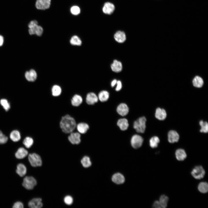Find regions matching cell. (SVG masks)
<instances>
[{
    "instance_id": "603a6c76",
    "label": "cell",
    "mask_w": 208,
    "mask_h": 208,
    "mask_svg": "<svg viewBox=\"0 0 208 208\" xmlns=\"http://www.w3.org/2000/svg\"><path fill=\"white\" fill-rule=\"evenodd\" d=\"M175 154L176 159L179 161H183L187 157V154L185 151L182 149H177L175 152Z\"/></svg>"
},
{
    "instance_id": "d6986e66",
    "label": "cell",
    "mask_w": 208,
    "mask_h": 208,
    "mask_svg": "<svg viewBox=\"0 0 208 208\" xmlns=\"http://www.w3.org/2000/svg\"><path fill=\"white\" fill-rule=\"evenodd\" d=\"M114 37L116 41L119 43L124 42L126 40L125 34L122 31H117L114 34Z\"/></svg>"
},
{
    "instance_id": "7c38bea8",
    "label": "cell",
    "mask_w": 208,
    "mask_h": 208,
    "mask_svg": "<svg viewBox=\"0 0 208 208\" xmlns=\"http://www.w3.org/2000/svg\"><path fill=\"white\" fill-rule=\"evenodd\" d=\"M42 200L40 198H33L29 202L28 206L31 208H40L43 206Z\"/></svg>"
},
{
    "instance_id": "f35d334b",
    "label": "cell",
    "mask_w": 208,
    "mask_h": 208,
    "mask_svg": "<svg viewBox=\"0 0 208 208\" xmlns=\"http://www.w3.org/2000/svg\"><path fill=\"white\" fill-rule=\"evenodd\" d=\"M70 10L71 13L74 15H77L80 12V8L77 6H74L71 7Z\"/></svg>"
},
{
    "instance_id": "f1b7e54d",
    "label": "cell",
    "mask_w": 208,
    "mask_h": 208,
    "mask_svg": "<svg viewBox=\"0 0 208 208\" xmlns=\"http://www.w3.org/2000/svg\"><path fill=\"white\" fill-rule=\"evenodd\" d=\"M193 86L197 88H201L203 84V79L200 77L196 76L193 79L192 81Z\"/></svg>"
},
{
    "instance_id": "8fae6325",
    "label": "cell",
    "mask_w": 208,
    "mask_h": 208,
    "mask_svg": "<svg viewBox=\"0 0 208 208\" xmlns=\"http://www.w3.org/2000/svg\"><path fill=\"white\" fill-rule=\"evenodd\" d=\"M28 31L30 35L36 34L38 36H40L43 32V29L41 26L37 25L29 28Z\"/></svg>"
},
{
    "instance_id": "8992f818",
    "label": "cell",
    "mask_w": 208,
    "mask_h": 208,
    "mask_svg": "<svg viewBox=\"0 0 208 208\" xmlns=\"http://www.w3.org/2000/svg\"><path fill=\"white\" fill-rule=\"evenodd\" d=\"M81 135L78 132H73L68 136L69 142L73 144H78L81 142Z\"/></svg>"
},
{
    "instance_id": "d590c367",
    "label": "cell",
    "mask_w": 208,
    "mask_h": 208,
    "mask_svg": "<svg viewBox=\"0 0 208 208\" xmlns=\"http://www.w3.org/2000/svg\"><path fill=\"white\" fill-rule=\"evenodd\" d=\"M81 163L83 166L86 168L90 167L92 164L90 158L86 156L82 158L81 160Z\"/></svg>"
},
{
    "instance_id": "6da1fadb",
    "label": "cell",
    "mask_w": 208,
    "mask_h": 208,
    "mask_svg": "<svg viewBox=\"0 0 208 208\" xmlns=\"http://www.w3.org/2000/svg\"><path fill=\"white\" fill-rule=\"evenodd\" d=\"M77 124L76 121L73 117L69 114H66L61 117L59 125L62 132L69 134L75 130Z\"/></svg>"
},
{
    "instance_id": "cb8c5ba5",
    "label": "cell",
    "mask_w": 208,
    "mask_h": 208,
    "mask_svg": "<svg viewBox=\"0 0 208 208\" xmlns=\"http://www.w3.org/2000/svg\"><path fill=\"white\" fill-rule=\"evenodd\" d=\"M117 125L120 129L122 131L127 130L129 125L127 120L125 118H121L118 120Z\"/></svg>"
},
{
    "instance_id": "7402d4cb",
    "label": "cell",
    "mask_w": 208,
    "mask_h": 208,
    "mask_svg": "<svg viewBox=\"0 0 208 208\" xmlns=\"http://www.w3.org/2000/svg\"><path fill=\"white\" fill-rule=\"evenodd\" d=\"M112 180L114 183L117 184H121L124 182L125 179L124 176L121 174L116 173L112 176Z\"/></svg>"
},
{
    "instance_id": "ac0fdd59",
    "label": "cell",
    "mask_w": 208,
    "mask_h": 208,
    "mask_svg": "<svg viewBox=\"0 0 208 208\" xmlns=\"http://www.w3.org/2000/svg\"><path fill=\"white\" fill-rule=\"evenodd\" d=\"M155 115V117L158 119L163 120L166 118L167 114L166 111L164 109L158 108L156 110Z\"/></svg>"
},
{
    "instance_id": "4fadbf2b",
    "label": "cell",
    "mask_w": 208,
    "mask_h": 208,
    "mask_svg": "<svg viewBox=\"0 0 208 208\" xmlns=\"http://www.w3.org/2000/svg\"><path fill=\"white\" fill-rule=\"evenodd\" d=\"M83 101V98L81 95L75 94L73 96L71 99L70 103L73 106L78 107L81 105Z\"/></svg>"
},
{
    "instance_id": "2e32d148",
    "label": "cell",
    "mask_w": 208,
    "mask_h": 208,
    "mask_svg": "<svg viewBox=\"0 0 208 208\" xmlns=\"http://www.w3.org/2000/svg\"><path fill=\"white\" fill-rule=\"evenodd\" d=\"M76 128L79 133L84 134L87 132L89 127L88 124L85 122H80L77 124Z\"/></svg>"
},
{
    "instance_id": "e575fe53",
    "label": "cell",
    "mask_w": 208,
    "mask_h": 208,
    "mask_svg": "<svg viewBox=\"0 0 208 208\" xmlns=\"http://www.w3.org/2000/svg\"><path fill=\"white\" fill-rule=\"evenodd\" d=\"M0 104L4 109L8 111L10 108V105L8 100L5 99H2L0 100Z\"/></svg>"
},
{
    "instance_id": "f546056e",
    "label": "cell",
    "mask_w": 208,
    "mask_h": 208,
    "mask_svg": "<svg viewBox=\"0 0 208 208\" xmlns=\"http://www.w3.org/2000/svg\"><path fill=\"white\" fill-rule=\"evenodd\" d=\"M198 189L201 193H205L208 191V184L205 182H200L198 186Z\"/></svg>"
},
{
    "instance_id": "836d02e7",
    "label": "cell",
    "mask_w": 208,
    "mask_h": 208,
    "mask_svg": "<svg viewBox=\"0 0 208 208\" xmlns=\"http://www.w3.org/2000/svg\"><path fill=\"white\" fill-rule=\"evenodd\" d=\"M160 140L158 137L154 136L152 137L149 141L150 146L152 148H154L157 147Z\"/></svg>"
},
{
    "instance_id": "4dcf8cb0",
    "label": "cell",
    "mask_w": 208,
    "mask_h": 208,
    "mask_svg": "<svg viewBox=\"0 0 208 208\" xmlns=\"http://www.w3.org/2000/svg\"><path fill=\"white\" fill-rule=\"evenodd\" d=\"M168 198L165 195H161L159 200L161 208H166L167 205Z\"/></svg>"
},
{
    "instance_id": "52a82bcc",
    "label": "cell",
    "mask_w": 208,
    "mask_h": 208,
    "mask_svg": "<svg viewBox=\"0 0 208 208\" xmlns=\"http://www.w3.org/2000/svg\"><path fill=\"white\" fill-rule=\"evenodd\" d=\"M143 141V138L138 135H135L132 137L131 142L132 146L135 148H137L142 145Z\"/></svg>"
},
{
    "instance_id": "74e56055",
    "label": "cell",
    "mask_w": 208,
    "mask_h": 208,
    "mask_svg": "<svg viewBox=\"0 0 208 208\" xmlns=\"http://www.w3.org/2000/svg\"><path fill=\"white\" fill-rule=\"evenodd\" d=\"M8 140V138L0 130V144L6 143Z\"/></svg>"
},
{
    "instance_id": "60d3db41",
    "label": "cell",
    "mask_w": 208,
    "mask_h": 208,
    "mask_svg": "<svg viewBox=\"0 0 208 208\" xmlns=\"http://www.w3.org/2000/svg\"><path fill=\"white\" fill-rule=\"evenodd\" d=\"M12 207L14 208H23V205L22 202L17 201L14 204Z\"/></svg>"
},
{
    "instance_id": "5bb4252c",
    "label": "cell",
    "mask_w": 208,
    "mask_h": 208,
    "mask_svg": "<svg viewBox=\"0 0 208 208\" xmlns=\"http://www.w3.org/2000/svg\"><path fill=\"white\" fill-rule=\"evenodd\" d=\"M118 113L122 116L126 115L129 112V108L127 105L124 103L120 104L117 108Z\"/></svg>"
},
{
    "instance_id": "44dd1931",
    "label": "cell",
    "mask_w": 208,
    "mask_h": 208,
    "mask_svg": "<svg viewBox=\"0 0 208 208\" xmlns=\"http://www.w3.org/2000/svg\"><path fill=\"white\" fill-rule=\"evenodd\" d=\"M28 154V152L24 148L21 147L19 148L15 153L16 157L18 159H23L26 157Z\"/></svg>"
},
{
    "instance_id": "30bf717a",
    "label": "cell",
    "mask_w": 208,
    "mask_h": 208,
    "mask_svg": "<svg viewBox=\"0 0 208 208\" xmlns=\"http://www.w3.org/2000/svg\"><path fill=\"white\" fill-rule=\"evenodd\" d=\"M98 98L97 95L94 92H90L88 93L86 97V102L89 105H93L97 103Z\"/></svg>"
},
{
    "instance_id": "ee69618b",
    "label": "cell",
    "mask_w": 208,
    "mask_h": 208,
    "mask_svg": "<svg viewBox=\"0 0 208 208\" xmlns=\"http://www.w3.org/2000/svg\"><path fill=\"white\" fill-rule=\"evenodd\" d=\"M153 207L155 208H161L159 202L158 200L155 201L153 205Z\"/></svg>"
},
{
    "instance_id": "f6af8a7d",
    "label": "cell",
    "mask_w": 208,
    "mask_h": 208,
    "mask_svg": "<svg viewBox=\"0 0 208 208\" xmlns=\"http://www.w3.org/2000/svg\"><path fill=\"white\" fill-rule=\"evenodd\" d=\"M4 39L3 37L0 35V47L2 46L3 44Z\"/></svg>"
},
{
    "instance_id": "bcb514c9",
    "label": "cell",
    "mask_w": 208,
    "mask_h": 208,
    "mask_svg": "<svg viewBox=\"0 0 208 208\" xmlns=\"http://www.w3.org/2000/svg\"><path fill=\"white\" fill-rule=\"evenodd\" d=\"M117 81L116 79H114L112 81L111 83V86L112 87H114L115 86L116 84Z\"/></svg>"
},
{
    "instance_id": "7bdbcfd3",
    "label": "cell",
    "mask_w": 208,
    "mask_h": 208,
    "mask_svg": "<svg viewBox=\"0 0 208 208\" xmlns=\"http://www.w3.org/2000/svg\"><path fill=\"white\" fill-rule=\"evenodd\" d=\"M38 22L36 20H32L31 21L28 25V27L29 28H31L36 25H38Z\"/></svg>"
},
{
    "instance_id": "ffe728a7",
    "label": "cell",
    "mask_w": 208,
    "mask_h": 208,
    "mask_svg": "<svg viewBox=\"0 0 208 208\" xmlns=\"http://www.w3.org/2000/svg\"><path fill=\"white\" fill-rule=\"evenodd\" d=\"M111 66L112 70L116 73L120 72L122 70V64L121 62L116 60H114Z\"/></svg>"
},
{
    "instance_id": "4316f807",
    "label": "cell",
    "mask_w": 208,
    "mask_h": 208,
    "mask_svg": "<svg viewBox=\"0 0 208 208\" xmlns=\"http://www.w3.org/2000/svg\"><path fill=\"white\" fill-rule=\"evenodd\" d=\"M51 92L52 95L55 97L60 96L62 92V89L59 86L57 85H53L52 87Z\"/></svg>"
},
{
    "instance_id": "e0dca14e",
    "label": "cell",
    "mask_w": 208,
    "mask_h": 208,
    "mask_svg": "<svg viewBox=\"0 0 208 208\" xmlns=\"http://www.w3.org/2000/svg\"><path fill=\"white\" fill-rule=\"evenodd\" d=\"M114 9V5L112 3L107 2L104 4L103 8V11L105 14H110L113 12Z\"/></svg>"
},
{
    "instance_id": "8d00e7d4",
    "label": "cell",
    "mask_w": 208,
    "mask_h": 208,
    "mask_svg": "<svg viewBox=\"0 0 208 208\" xmlns=\"http://www.w3.org/2000/svg\"><path fill=\"white\" fill-rule=\"evenodd\" d=\"M199 125L201 127L200 131L202 133H207L208 132V124L207 122L202 120L199 122Z\"/></svg>"
},
{
    "instance_id": "7a4b0ae2",
    "label": "cell",
    "mask_w": 208,
    "mask_h": 208,
    "mask_svg": "<svg viewBox=\"0 0 208 208\" xmlns=\"http://www.w3.org/2000/svg\"><path fill=\"white\" fill-rule=\"evenodd\" d=\"M146 119L143 116L138 118L135 121L133 124V128L139 133H144L146 128Z\"/></svg>"
},
{
    "instance_id": "484cf974",
    "label": "cell",
    "mask_w": 208,
    "mask_h": 208,
    "mask_svg": "<svg viewBox=\"0 0 208 208\" xmlns=\"http://www.w3.org/2000/svg\"><path fill=\"white\" fill-rule=\"evenodd\" d=\"M21 135L20 132L18 130H14L12 131L10 133V138L14 142H17L20 140Z\"/></svg>"
},
{
    "instance_id": "b9f144b4",
    "label": "cell",
    "mask_w": 208,
    "mask_h": 208,
    "mask_svg": "<svg viewBox=\"0 0 208 208\" xmlns=\"http://www.w3.org/2000/svg\"><path fill=\"white\" fill-rule=\"evenodd\" d=\"M116 84L117 86L116 88V90L118 91L120 90L122 87L121 81L119 80L117 81Z\"/></svg>"
},
{
    "instance_id": "83f0119b",
    "label": "cell",
    "mask_w": 208,
    "mask_h": 208,
    "mask_svg": "<svg viewBox=\"0 0 208 208\" xmlns=\"http://www.w3.org/2000/svg\"><path fill=\"white\" fill-rule=\"evenodd\" d=\"M109 97L108 92L105 90H103L100 92L98 96V99L102 102L107 101Z\"/></svg>"
},
{
    "instance_id": "d6a6232c",
    "label": "cell",
    "mask_w": 208,
    "mask_h": 208,
    "mask_svg": "<svg viewBox=\"0 0 208 208\" xmlns=\"http://www.w3.org/2000/svg\"><path fill=\"white\" fill-rule=\"evenodd\" d=\"M23 144L27 148H30L34 143L33 139L29 136L25 137L23 141Z\"/></svg>"
},
{
    "instance_id": "3957f363",
    "label": "cell",
    "mask_w": 208,
    "mask_h": 208,
    "mask_svg": "<svg viewBox=\"0 0 208 208\" xmlns=\"http://www.w3.org/2000/svg\"><path fill=\"white\" fill-rule=\"evenodd\" d=\"M28 159L31 165L33 167L40 166L42 165V161L40 157L36 153L29 154Z\"/></svg>"
},
{
    "instance_id": "5b68a950",
    "label": "cell",
    "mask_w": 208,
    "mask_h": 208,
    "mask_svg": "<svg viewBox=\"0 0 208 208\" xmlns=\"http://www.w3.org/2000/svg\"><path fill=\"white\" fill-rule=\"evenodd\" d=\"M191 174L194 178L200 179L205 176V171L201 166H196L192 169Z\"/></svg>"
},
{
    "instance_id": "ab89813d",
    "label": "cell",
    "mask_w": 208,
    "mask_h": 208,
    "mask_svg": "<svg viewBox=\"0 0 208 208\" xmlns=\"http://www.w3.org/2000/svg\"><path fill=\"white\" fill-rule=\"evenodd\" d=\"M64 201L65 203L68 205H71L73 202V198L70 196H66L64 199Z\"/></svg>"
},
{
    "instance_id": "9a60e30c",
    "label": "cell",
    "mask_w": 208,
    "mask_h": 208,
    "mask_svg": "<svg viewBox=\"0 0 208 208\" xmlns=\"http://www.w3.org/2000/svg\"><path fill=\"white\" fill-rule=\"evenodd\" d=\"M168 140L170 143H174L178 142L179 139V135L175 131L171 130L168 133Z\"/></svg>"
},
{
    "instance_id": "d4e9b609",
    "label": "cell",
    "mask_w": 208,
    "mask_h": 208,
    "mask_svg": "<svg viewBox=\"0 0 208 208\" xmlns=\"http://www.w3.org/2000/svg\"><path fill=\"white\" fill-rule=\"evenodd\" d=\"M16 173L20 177H23L25 176L27 172V168L23 164L20 163L17 166L16 170Z\"/></svg>"
},
{
    "instance_id": "ba28073f",
    "label": "cell",
    "mask_w": 208,
    "mask_h": 208,
    "mask_svg": "<svg viewBox=\"0 0 208 208\" xmlns=\"http://www.w3.org/2000/svg\"><path fill=\"white\" fill-rule=\"evenodd\" d=\"M51 2V0H36L35 6L38 9L45 10L50 7Z\"/></svg>"
},
{
    "instance_id": "1f68e13d",
    "label": "cell",
    "mask_w": 208,
    "mask_h": 208,
    "mask_svg": "<svg viewBox=\"0 0 208 208\" xmlns=\"http://www.w3.org/2000/svg\"><path fill=\"white\" fill-rule=\"evenodd\" d=\"M70 42V44L73 45L79 46L82 44V41L81 39L76 35L73 36L71 37Z\"/></svg>"
},
{
    "instance_id": "9c48e42d",
    "label": "cell",
    "mask_w": 208,
    "mask_h": 208,
    "mask_svg": "<svg viewBox=\"0 0 208 208\" xmlns=\"http://www.w3.org/2000/svg\"><path fill=\"white\" fill-rule=\"evenodd\" d=\"M25 76L27 81L33 82L37 79V75L36 72L34 70L31 69L25 72Z\"/></svg>"
},
{
    "instance_id": "277c9868",
    "label": "cell",
    "mask_w": 208,
    "mask_h": 208,
    "mask_svg": "<svg viewBox=\"0 0 208 208\" xmlns=\"http://www.w3.org/2000/svg\"><path fill=\"white\" fill-rule=\"evenodd\" d=\"M37 184L36 179L32 176H26L23 180V186L28 190H32Z\"/></svg>"
}]
</instances>
